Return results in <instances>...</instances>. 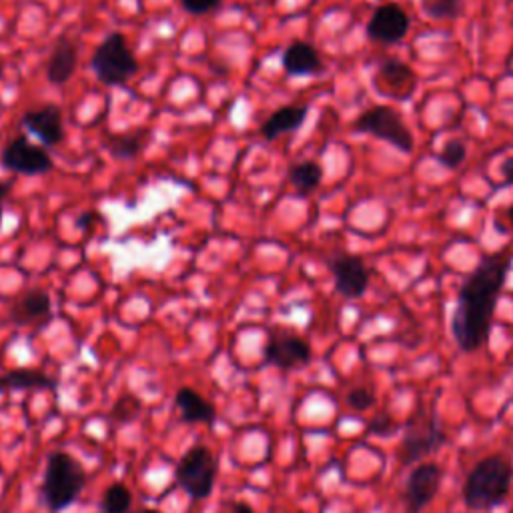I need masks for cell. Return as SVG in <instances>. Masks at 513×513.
Returning a JSON list of instances; mask_svg holds the SVG:
<instances>
[{"label":"cell","instance_id":"cell-1","mask_svg":"<svg viewBox=\"0 0 513 513\" xmlns=\"http://www.w3.org/2000/svg\"><path fill=\"white\" fill-rule=\"evenodd\" d=\"M511 267L513 257L507 253L485 255L465 277L451 315V335L463 353L487 345L495 307Z\"/></svg>","mask_w":513,"mask_h":513},{"label":"cell","instance_id":"cell-2","mask_svg":"<svg viewBox=\"0 0 513 513\" xmlns=\"http://www.w3.org/2000/svg\"><path fill=\"white\" fill-rule=\"evenodd\" d=\"M513 481V467L501 455H489L475 463V467L465 477L461 497L471 511H489L499 505L509 495Z\"/></svg>","mask_w":513,"mask_h":513},{"label":"cell","instance_id":"cell-3","mask_svg":"<svg viewBox=\"0 0 513 513\" xmlns=\"http://www.w3.org/2000/svg\"><path fill=\"white\" fill-rule=\"evenodd\" d=\"M87 485V471L77 457L67 451L49 455L45 477L41 483V497L49 511L59 513L71 507Z\"/></svg>","mask_w":513,"mask_h":513},{"label":"cell","instance_id":"cell-4","mask_svg":"<svg viewBox=\"0 0 513 513\" xmlns=\"http://www.w3.org/2000/svg\"><path fill=\"white\" fill-rule=\"evenodd\" d=\"M447 443V433L433 409L419 407L405 423L399 445V463L417 465Z\"/></svg>","mask_w":513,"mask_h":513},{"label":"cell","instance_id":"cell-5","mask_svg":"<svg viewBox=\"0 0 513 513\" xmlns=\"http://www.w3.org/2000/svg\"><path fill=\"white\" fill-rule=\"evenodd\" d=\"M91 69L107 87L127 85L139 71V63L121 33H109L91 57Z\"/></svg>","mask_w":513,"mask_h":513},{"label":"cell","instance_id":"cell-6","mask_svg":"<svg viewBox=\"0 0 513 513\" xmlns=\"http://www.w3.org/2000/svg\"><path fill=\"white\" fill-rule=\"evenodd\" d=\"M219 473L215 453L205 445H193L177 463L175 475L179 487L195 501L205 499L213 493L215 479Z\"/></svg>","mask_w":513,"mask_h":513},{"label":"cell","instance_id":"cell-7","mask_svg":"<svg viewBox=\"0 0 513 513\" xmlns=\"http://www.w3.org/2000/svg\"><path fill=\"white\" fill-rule=\"evenodd\" d=\"M353 131L385 141L387 145L395 147L403 155H409L415 147L413 135L409 127L403 123V117L395 109L385 105L373 107L361 113L353 123Z\"/></svg>","mask_w":513,"mask_h":513},{"label":"cell","instance_id":"cell-8","mask_svg":"<svg viewBox=\"0 0 513 513\" xmlns=\"http://www.w3.org/2000/svg\"><path fill=\"white\" fill-rule=\"evenodd\" d=\"M313 359L311 345L295 333H271L263 349V363L283 371H293L309 365Z\"/></svg>","mask_w":513,"mask_h":513},{"label":"cell","instance_id":"cell-9","mask_svg":"<svg viewBox=\"0 0 513 513\" xmlns=\"http://www.w3.org/2000/svg\"><path fill=\"white\" fill-rule=\"evenodd\" d=\"M443 481V469L437 463L421 461L417 463L405 483L403 501L407 513H421L439 493Z\"/></svg>","mask_w":513,"mask_h":513},{"label":"cell","instance_id":"cell-10","mask_svg":"<svg viewBox=\"0 0 513 513\" xmlns=\"http://www.w3.org/2000/svg\"><path fill=\"white\" fill-rule=\"evenodd\" d=\"M3 167L19 173V175H27V177H37V175H45L53 169V159L47 153V149L37 147L29 141V137L21 135L17 139H13L3 153Z\"/></svg>","mask_w":513,"mask_h":513},{"label":"cell","instance_id":"cell-11","mask_svg":"<svg viewBox=\"0 0 513 513\" xmlns=\"http://www.w3.org/2000/svg\"><path fill=\"white\" fill-rule=\"evenodd\" d=\"M411 29V19L405 9L397 3H385L375 9L373 17L367 23V37L373 43L381 45H399L405 41Z\"/></svg>","mask_w":513,"mask_h":513},{"label":"cell","instance_id":"cell-12","mask_svg":"<svg viewBox=\"0 0 513 513\" xmlns=\"http://www.w3.org/2000/svg\"><path fill=\"white\" fill-rule=\"evenodd\" d=\"M329 271L335 279V291L345 299H359L369 289V269L361 257L341 253L329 259Z\"/></svg>","mask_w":513,"mask_h":513},{"label":"cell","instance_id":"cell-13","mask_svg":"<svg viewBox=\"0 0 513 513\" xmlns=\"http://www.w3.org/2000/svg\"><path fill=\"white\" fill-rule=\"evenodd\" d=\"M23 127L35 135L45 147H55L65 139L63 113L57 105H45L41 109L27 111L23 115Z\"/></svg>","mask_w":513,"mask_h":513},{"label":"cell","instance_id":"cell-14","mask_svg":"<svg viewBox=\"0 0 513 513\" xmlns=\"http://www.w3.org/2000/svg\"><path fill=\"white\" fill-rule=\"evenodd\" d=\"M283 69L287 75L291 77H311L323 71V63L321 57L317 53V49L309 43H293L285 49L283 57H281Z\"/></svg>","mask_w":513,"mask_h":513},{"label":"cell","instance_id":"cell-15","mask_svg":"<svg viewBox=\"0 0 513 513\" xmlns=\"http://www.w3.org/2000/svg\"><path fill=\"white\" fill-rule=\"evenodd\" d=\"M53 301L43 289H29L23 293L11 309V321L15 325H29L41 319H49Z\"/></svg>","mask_w":513,"mask_h":513},{"label":"cell","instance_id":"cell-16","mask_svg":"<svg viewBox=\"0 0 513 513\" xmlns=\"http://www.w3.org/2000/svg\"><path fill=\"white\" fill-rule=\"evenodd\" d=\"M79 67V47L71 39H63L57 43L49 65H47V77L53 85L63 87L67 85Z\"/></svg>","mask_w":513,"mask_h":513},{"label":"cell","instance_id":"cell-17","mask_svg":"<svg viewBox=\"0 0 513 513\" xmlns=\"http://www.w3.org/2000/svg\"><path fill=\"white\" fill-rule=\"evenodd\" d=\"M175 405L181 411V417L185 423H205L213 425L217 419L215 405L205 399L199 391L191 387H181L175 395Z\"/></svg>","mask_w":513,"mask_h":513},{"label":"cell","instance_id":"cell-18","mask_svg":"<svg viewBox=\"0 0 513 513\" xmlns=\"http://www.w3.org/2000/svg\"><path fill=\"white\" fill-rule=\"evenodd\" d=\"M309 115L307 105H291L277 109L263 125H261V137L265 141H275L285 133H295L303 127L305 119Z\"/></svg>","mask_w":513,"mask_h":513},{"label":"cell","instance_id":"cell-19","mask_svg":"<svg viewBox=\"0 0 513 513\" xmlns=\"http://www.w3.org/2000/svg\"><path fill=\"white\" fill-rule=\"evenodd\" d=\"M29 389H57V379L47 375L41 369L25 367V369H11L5 375H0V393L5 391H29Z\"/></svg>","mask_w":513,"mask_h":513},{"label":"cell","instance_id":"cell-20","mask_svg":"<svg viewBox=\"0 0 513 513\" xmlns=\"http://www.w3.org/2000/svg\"><path fill=\"white\" fill-rule=\"evenodd\" d=\"M149 141H151V133L147 129H135L121 135H109L105 141V147L115 159L133 161L143 153Z\"/></svg>","mask_w":513,"mask_h":513},{"label":"cell","instance_id":"cell-21","mask_svg":"<svg viewBox=\"0 0 513 513\" xmlns=\"http://www.w3.org/2000/svg\"><path fill=\"white\" fill-rule=\"evenodd\" d=\"M289 181L291 185L295 187L297 193L301 195H309L313 193L321 181H323V169L319 163L315 161H301V163H295L291 169H289Z\"/></svg>","mask_w":513,"mask_h":513},{"label":"cell","instance_id":"cell-22","mask_svg":"<svg viewBox=\"0 0 513 513\" xmlns=\"http://www.w3.org/2000/svg\"><path fill=\"white\" fill-rule=\"evenodd\" d=\"M131 505H133V493L125 483L109 485L101 499L103 513H129Z\"/></svg>","mask_w":513,"mask_h":513},{"label":"cell","instance_id":"cell-23","mask_svg":"<svg viewBox=\"0 0 513 513\" xmlns=\"http://www.w3.org/2000/svg\"><path fill=\"white\" fill-rule=\"evenodd\" d=\"M423 13L433 21H455L463 13V0H423Z\"/></svg>","mask_w":513,"mask_h":513},{"label":"cell","instance_id":"cell-24","mask_svg":"<svg viewBox=\"0 0 513 513\" xmlns=\"http://www.w3.org/2000/svg\"><path fill=\"white\" fill-rule=\"evenodd\" d=\"M433 159L443 167V169H449V171H455L463 165V161L467 159V147L461 139H449L439 153L433 155Z\"/></svg>","mask_w":513,"mask_h":513},{"label":"cell","instance_id":"cell-25","mask_svg":"<svg viewBox=\"0 0 513 513\" xmlns=\"http://www.w3.org/2000/svg\"><path fill=\"white\" fill-rule=\"evenodd\" d=\"M141 411V401L133 395H123L111 409V419L117 423H131Z\"/></svg>","mask_w":513,"mask_h":513},{"label":"cell","instance_id":"cell-26","mask_svg":"<svg viewBox=\"0 0 513 513\" xmlns=\"http://www.w3.org/2000/svg\"><path fill=\"white\" fill-rule=\"evenodd\" d=\"M379 75L389 83V85H403L407 81H413V71L401 63V61H385L379 69Z\"/></svg>","mask_w":513,"mask_h":513},{"label":"cell","instance_id":"cell-27","mask_svg":"<svg viewBox=\"0 0 513 513\" xmlns=\"http://www.w3.org/2000/svg\"><path fill=\"white\" fill-rule=\"evenodd\" d=\"M347 405L353 409V411H367L369 407L375 405V393L369 389V387H353L347 397H345Z\"/></svg>","mask_w":513,"mask_h":513},{"label":"cell","instance_id":"cell-28","mask_svg":"<svg viewBox=\"0 0 513 513\" xmlns=\"http://www.w3.org/2000/svg\"><path fill=\"white\" fill-rule=\"evenodd\" d=\"M397 429V423L393 421V417L389 413H381L377 417H373L367 425V435H377V437H385L391 435Z\"/></svg>","mask_w":513,"mask_h":513},{"label":"cell","instance_id":"cell-29","mask_svg":"<svg viewBox=\"0 0 513 513\" xmlns=\"http://www.w3.org/2000/svg\"><path fill=\"white\" fill-rule=\"evenodd\" d=\"M181 5L191 15H207L221 5V0H181Z\"/></svg>","mask_w":513,"mask_h":513},{"label":"cell","instance_id":"cell-30","mask_svg":"<svg viewBox=\"0 0 513 513\" xmlns=\"http://www.w3.org/2000/svg\"><path fill=\"white\" fill-rule=\"evenodd\" d=\"M501 175L505 179L507 185H513V157H507L503 163H501Z\"/></svg>","mask_w":513,"mask_h":513},{"label":"cell","instance_id":"cell-31","mask_svg":"<svg viewBox=\"0 0 513 513\" xmlns=\"http://www.w3.org/2000/svg\"><path fill=\"white\" fill-rule=\"evenodd\" d=\"M225 513H255L247 501H233Z\"/></svg>","mask_w":513,"mask_h":513},{"label":"cell","instance_id":"cell-32","mask_svg":"<svg viewBox=\"0 0 513 513\" xmlns=\"http://www.w3.org/2000/svg\"><path fill=\"white\" fill-rule=\"evenodd\" d=\"M11 189H13V181H0V215H3V203L11 193Z\"/></svg>","mask_w":513,"mask_h":513},{"label":"cell","instance_id":"cell-33","mask_svg":"<svg viewBox=\"0 0 513 513\" xmlns=\"http://www.w3.org/2000/svg\"><path fill=\"white\" fill-rule=\"evenodd\" d=\"M83 217H85V219H81V221L77 223L81 229H85V223H91V219H93V217H97V213H91V215H83Z\"/></svg>","mask_w":513,"mask_h":513},{"label":"cell","instance_id":"cell-34","mask_svg":"<svg viewBox=\"0 0 513 513\" xmlns=\"http://www.w3.org/2000/svg\"><path fill=\"white\" fill-rule=\"evenodd\" d=\"M135 513H161V511H157V509H149V507H143V509H139V511H135Z\"/></svg>","mask_w":513,"mask_h":513},{"label":"cell","instance_id":"cell-35","mask_svg":"<svg viewBox=\"0 0 513 513\" xmlns=\"http://www.w3.org/2000/svg\"><path fill=\"white\" fill-rule=\"evenodd\" d=\"M507 219H509V223H511V227H513V205L507 209Z\"/></svg>","mask_w":513,"mask_h":513},{"label":"cell","instance_id":"cell-36","mask_svg":"<svg viewBox=\"0 0 513 513\" xmlns=\"http://www.w3.org/2000/svg\"><path fill=\"white\" fill-rule=\"evenodd\" d=\"M511 27H513V19H511Z\"/></svg>","mask_w":513,"mask_h":513}]
</instances>
